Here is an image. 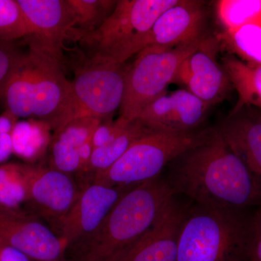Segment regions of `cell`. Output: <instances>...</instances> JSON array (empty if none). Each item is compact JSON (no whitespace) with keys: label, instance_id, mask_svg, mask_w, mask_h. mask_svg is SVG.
<instances>
[{"label":"cell","instance_id":"cell-13","mask_svg":"<svg viewBox=\"0 0 261 261\" xmlns=\"http://www.w3.org/2000/svg\"><path fill=\"white\" fill-rule=\"evenodd\" d=\"M211 107L187 89L166 91L137 119L153 132L187 133L197 130L203 123Z\"/></svg>","mask_w":261,"mask_h":261},{"label":"cell","instance_id":"cell-15","mask_svg":"<svg viewBox=\"0 0 261 261\" xmlns=\"http://www.w3.org/2000/svg\"><path fill=\"white\" fill-rule=\"evenodd\" d=\"M31 31L29 37L63 59L66 39L78 40L67 0H17Z\"/></svg>","mask_w":261,"mask_h":261},{"label":"cell","instance_id":"cell-6","mask_svg":"<svg viewBox=\"0 0 261 261\" xmlns=\"http://www.w3.org/2000/svg\"><path fill=\"white\" fill-rule=\"evenodd\" d=\"M214 129L152 132L134 142L111 167L94 174L92 183L109 187L129 186L158 177L171 161L205 142Z\"/></svg>","mask_w":261,"mask_h":261},{"label":"cell","instance_id":"cell-11","mask_svg":"<svg viewBox=\"0 0 261 261\" xmlns=\"http://www.w3.org/2000/svg\"><path fill=\"white\" fill-rule=\"evenodd\" d=\"M220 49L217 37L204 38L181 63L173 82L185 86V89L211 106L222 102L232 86L224 67L218 62Z\"/></svg>","mask_w":261,"mask_h":261},{"label":"cell","instance_id":"cell-18","mask_svg":"<svg viewBox=\"0 0 261 261\" xmlns=\"http://www.w3.org/2000/svg\"><path fill=\"white\" fill-rule=\"evenodd\" d=\"M104 120L81 117L68 121L51 135L47 150L49 167L71 175L82 171L79 149L88 141Z\"/></svg>","mask_w":261,"mask_h":261},{"label":"cell","instance_id":"cell-1","mask_svg":"<svg viewBox=\"0 0 261 261\" xmlns=\"http://www.w3.org/2000/svg\"><path fill=\"white\" fill-rule=\"evenodd\" d=\"M165 177L175 195L218 208H256L261 187L217 128L200 145L171 161Z\"/></svg>","mask_w":261,"mask_h":261},{"label":"cell","instance_id":"cell-28","mask_svg":"<svg viewBox=\"0 0 261 261\" xmlns=\"http://www.w3.org/2000/svg\"><path fill=\"white\" fill-rule=\"evenodd\" d=\"M130 122L119 117L116 121L108 118L101 122L94 130L91 140L93 149L108 145L126 128Z\"/></svg>","mask_w":261,"mask_h":261},{"label":"cell","instance_id":"cell-7","mask_svg":"<svg viewBox=\"0 0 261 261\" xmlns=\"http://www.w3.org/2000/svg\"><path fill=\"white\" fill-rule=\"evenodd\" d=\"M205 37L176 47L148 46L141 50L128 67L119 118L135 121L148 105L165 93L174 82L181 63Z\"/></svg>","mask_w":261,"mask_h":261},{"label":"cell","instance_id":"cell-5","mask_svg":"<svg viewBox=\"0 0 261 261\" xmlns=\"http://www.w3.org/2000/svg\"><path fill=\"white\" fill-rule=\"evenodd\" d=\"M178 0H118L113 13L79 39L89 61L124 63L145 47L152 25Z\"/></svg>","mask_w":261,"mask_h":261},{"label":"cell","instance_id":"cell-26","mask_svg":"<svg viewBox=\"0 0 261 261\" xmlns=\"http://www.w3.org/2000/svg\"><path fill=\"white\" fill-rule=\"evenodd\" d=\"M31 36V31L17 0H0V40L15 42Z\"/></svg>","mask_w":261,"mask_h":261},{"label":"cell","instance_id":"cell-14","mask_svg":"<svg viewBox=\"0 0 261 261\" xmlns=\"http://www.w3.org/2000/svg\"><path fill=\"white\" fill-rule=\"evenodd\" d=\"M190 206L173 196L153 226L115 261H176L180 231Z\"/></svg>","mask_w":261,"mask_h":261},{"label":"cell","instance_id":"cell-10","mask_svg":"<svg viewBox=\"0 0 261 261\" xmlns=\"http://www.w3.org/2000/svg\"><path fill=\"white\" fill-rule=\"evenodd\" d=\"M0 243L23 252L33 261L65 258L68 244L30 211L0 206Z\"/></svg>","mask_w":261,"mask_h":261},{"label":"cell","instance_id":"cell-4","mask_svg":"<svg viewBox=\"0 0 261 261\" xmlns=\"http://www.w3.org/2000/svg\"><path fill=\"white\" fill-rule=\"evenodd\" d=\"M254 209L191 205L180 231L176 261H250Z\"/></svg>","mask_w":261,"mask_h":261},{"label":"cell","instance_id":"cell-33","mask_svg":"<svg viewBox=\"0 0 261 261\" xmlns=\"http://www.w3.org/2000/svg\"><path fill=\"white\" fill-rule=\"evenodd\" d=\"M56 261H68V260H67L66 259L64 258V259H61V260H56Z\"/></svg>","mask_w":261,"mask_h":261},{"label":"cell","instance_id":"cell-8","mask_svg":"<svg viewBox=\"0 0 261 261\" xmlns=\"http://www.w3.org/2000/svg\"><path fill=\"white\" fill-rule=\"evenodd\" d=\"M129 65L87 61L72 81L73 119L93 117L106 120L121 108Z\"/></svg>","mask_w":261,"mask_h":261},{"label":"cell","instance_id":"cell-24","mask_svg":"<svg viewBox=\"0 0 261 261\" xmlns=\"http://www.w3.org/2000/svg\"><path fill=\"white\" fill-rule=\"evenodd\" d=\"M118 0H67L73 18L79 39L93 32L110 16Z\"/></svg>","mask_w":261,"mask_h":261},{"label":"cell","instance_id":"cell-19","mask_svg":"<svg viewBox=\"0 0 261 261\" xmlns=\"http://www.w3.org/2000/svg\"><path fill=\"white\" fill-rule=\"evenodd\" d=\"M222 61L231 85L238 94L233 111L244 106L261 110V66H250L230 54Z\"/></svg>","mask_w":261,"mask_h":261},{"label":"cell","instance_id":"cell-30","mask_svg":"<svg viewBox=\"0 0 261 261\" xmlns=\"http://www.w3.org/2000/svg\"><path fill=\"white\" fill-rule=\"evenodd\" d=\"M0 261H33L23 252L0 243Z\"/></svg>","mask_w":261,"mask_h":261},{"label":"cell","instance_id":"cell-17","mask_svg":"<svg viewBox=\"0 0 261 261\" xmlns=\"http://www.w3.org/2000/svg\"><path fill=\"white\" fill-rule=\"evenodd\" d=\"M261 187V112L252 107L232 111L216 127Z\"/></svg>","mask_w":261,"mask_h":261},{"label":"cell","instance_id":"cell-27","mask_svg":"<svg viewBox=\"0 0 261 261\" xmlns=\"http://www.w3.org/2000/svg\"><path fill=\"white\" fill-rule=\"evenodd\" d=\"M14 42L0 40V102L10 78L25 54L19 50Z\"/></svg>","mask_w":261,"mask_h":261},{"label":"cell","instance_id":"cell-20","mask_svg":"<svg viewBox=\"0 0 261 261\" xmlns=\"http://www.w3.org/2000/svg\"><path fill=\"white\" fill-rule=\"evenodd\" d=\"M51 130L49 125L38 120L18 121L11 135L13 154L29 164H34L47 153Z\"/></svg>","mask_w":261,"mask_h":261},{"label":"cell","instance_id":"cell-16","mask_svg":"<svg viewBox=\"0 0 261 261\" xmlns=\"http://www.w3.org/2000/svg\"><path fill=\"white\" fill-rule=\"evenodd\" d=\"M205 22L203 2L178 0L155 20L147 36L145 47H176L195 42L205 37Z\"/></svg>","mask_w":261,"mask_h":261},{"label":"cell","instance_id":"cell-32","mask_svg":"<svg viewBox=\"0 0 261 261\" xmlns=\"http://www.w3.org/2000/svg\"><path fill=\"white\" fill-rule=\"evenodd\" d=\"M18 121L19 118L10 111L5 110V112L0 115V135H3V134L12 135V132Z\"/></svg>","mask_w":261,"mask_h":261},{"label":"cell","instance_id":"cell-29","mask_svg":"<svg viewBox=\"0 0 261 261\" xmlns=\"http://www.w3.org/2000/svg\"><path fill=\"white\" fill-rule=\"evenodd\" d=\"M250 261H261V206L252 212Z\"/></svg>","mask_w":261,"mask_h":261},{"label":"cell","instance_id":"cell-3","mask_svg":"<svg viewBox=\"0 0 261 261\" xmlns=\"http://www.w3.org/2000/svg\"><path fill=\"white\" fill-rule=\"evenodd\" d=\"M160 175L132 189L117 202L102 224L67 247L68 261H115L153 226L174 196Z\"/></svg>","mask_w":261,"mask_h":261},{"label":"cell","instance_id":"cell-34","mask_svg":"<svg viewBox=\"0 0 261 261\" xmlns=\"http://www.w3.org/2000/svg\"><path fill=\"white\" fill-rule=\"evenodd\" d=\"M259 110H260V109H259ZM260 112H261V110H260Z\"/></svg>","mask_w":261,"mask_h":261},{"label":"cell","instance_id":"cell-21","mask_svg":"<svg viewBox=\"0 0 261 261\" xmlns=\"http://www.w3.org/2000/svg\"><path fill=\"white\" fill-rule=\"evenodd\" d=\"M153 130L145 126L140 120L130 121L123 132L108 145L94 149L88 166L81 175L93 177L96 173L108 169L129 148L130 145Z\"/></svg>","mask_w":261,"mask_h":261},{"label":"cell","instance_id":"cell-12","mask_svg":"<svg viewBox=\"0 0 261 261\" xmlns=\"http://www.w3.org/2000/svg\"><path fill=\"white\" fill-rule=\"evenodd\" d=\"M139 185L109 187L90 183L82 188L73 208L62 221L57 234L68 247L93 232L121 197Z\"/></svg>","mask_w":261,"mask_h":261},{"label":"cell","instance_id":"cell-25","mask_svg":"<svg viewBox=\"0 0 261 261\" xmlns=\"http://www.w3.org/2000/svg\"><path fill=\"white\" fill-rule=\"evenodd\" d=\"M27 198V186L20 163L0 165V206L20 207Z\"/></svg>","mask_w":261,"mask_h":261},{"label":"cell","instance_id":"cell-9","mask_svg":"<svg viewBox=\"0 0 261 261\" xmlns=\"http://www.w3.org/2000/svg\"><path fill=\"white\" fill-rule=\"evenodd\" d=\"M20 168L27 186V211L47 221L56 233L82 189L73 176L49 166L20 163Z\"/></svg>","mask_w":261,"mask_h":261},{"label":"cell","instance_id":"cell-23","mask_svg":"<svg viewBox=\"0 0 261 261\" xmlns=\"http://www.w3.org/2000/svg\"><path fill=\"white\" fill-rule=\"evenodd\" d=\"M216 11L224 31L261 24V0H219Z\"/></svg>","mask_w":261,"mask_h":261},{"label":"cell","instance_id":"cell-22","mask_svg":"<svg viewBox=\"0 0 261 261\" xmlns=\"http://www.w3.org/2000/svg\"><path fill=\"white\" fill-rule=\"evenodd\" d=\"M220 45L250 66H261V24H251L217 37Z\"/></svg>","mask_w":261,"mask_h":261},{"label":"cell","instance_id":"cell-2","mask_svg":"<svg viewBox=\"0 0 261 261\" xmlns=\"http://www.w3.org/2000/svg\"><path fill=\"white\" fill-rule=\"evenodd\" d=\"M29 49L5 88L2 102L18 118L44 122L51 130L73 119L72 83L62 58L31 37Z\"/></svg>","mask_w":261,"mask_h":261},{"label":"cell","instance_id":"cell-31","mask_svg":"<svg viewBox=\"0 0 261 261\" xmlns=\"http://www.w3.org/2000/svg\"><path fill=\"white\" fill-rule=\"evenodd\" d=\"M13 154L11 134L0 135V164L5 163Z\"/></svg>","mask_w":261,"mask_h":261}]
</instances>
